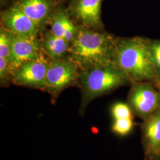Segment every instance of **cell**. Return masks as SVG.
Instances as JSON below:
<instances>
[{"instance_id":"cell-1","label":"cell","mask_w":160,"mask_h":160,"mask_svg":"<svg viewBox=\"0 0 160 160\" xmlns=\"http://www.w3.org/2000/svg\"><path fill=\"white\" fill-rule=\"evenodd\" d=\"M117 36L104 31L78 25V32L70 44L68 57L80 71L114 64Z\"/></svg>"},{"instance_id":"cell-2","label":"cell","mask_w":160,"mask_h":160,"mask_svg":"<svg viewBox=\"0 0 160 160\" xmlns=\"http://www.w3.org/2000/svg\"><path fill=\"white\" fill-rule=\"evenodd\" d=\"M114 64L126 75L131 84L151 81L159 90L160 78L152 61L148 38L117 37Z\"/></svg>"},{"instance_id":"cell-3","label":"cell","mask_w":160,"mask_h":160,"mask_svg":"<svg viewBox=\"0 0 160 160\" xmlns=\"http://www.w3.org/2000/svg\"><path fill=\"white\" fill-rule=\"evenodd\" d=\"M131 84L126 75L114 64L80 71L78 87L81 91V100L78 113L84 116L92 101Z\"/></svg>"},{"instance_id":"cell-4","label":"cell","mask_w":160,"mask_h":160,"mask_svg":"<svg viewBox=\"0 0 160 160\" xmlns=\"http://www.w3.org/2000/svg\"><path fill=\"white\" fill-rule=\"evenodd\" d=\"M80 69L68 57L50 61L43 92H47L55 104L59 96L67 88L78 87Z\"/></svg>"},{"instance_id":"cell-5","label":"cell","mask_w":160,"mask_h":160,"mask_svg":"<svg viewBox=\"0 0 160 160\" xmlns=\"http://www.w3.org/2000/svg\"><path fill=\"white\" fill-rule=\"evenodd\" d=\"M126 103L134 116L143 120L160 107V90L154 82L141 81L132 83Z\"/></svg>"},{"instance_id":"cell-6","label":"cell","mask_w":160,"mask_h":160,"mask_svg":"<svg viewBox=\"0 0 160 160\" xmlns=\"http://www.w3.org/2000/svg\"><path fill=\"white\" fill-rule=\"evenodd\" d=\"M50 59L41 57L24 63L12 72V84L43 92Z\"/></svg>"},{"instance_id":"cell-7","label":"cell","mask_w":160,"mask_h":160,"mask_svg":"<svg viewBox=\"0 0 160 160\" xmlns=\"http://www.w3.org/2000/svg\"><path fill=\"white\" fill-rule=\"evenodd\" d=\"M103 0H69L67 9L75 23L88 29L104 31L102 20Z\"/></svg>"},{"instance_id":"cell-8","label":"cell","mask_w":160,"mask_h":160,"mask_svg":"<svg viewBox=\"0 0 160 160\" xmlns=\"http://www.w3.org/2000/svg\"><path fill=\"white\" fill-rule=\"evenodd\" d=\"M0 20L1 26L13 35L30 39L39 36L40 31L36 25L16 2L1 12Z\"/></svg>"},{"instance_id":"cell-9","label":"cell","mask_w":160,"mask_h":160,"mask_svg":"<svg viewBox=\"0 0 160 160\" xmlns=\"http://www.w3.org/2000/svg\"><path fill=\"white\" fill-rule=\"evenodd\" d=\"M144 160H160V107L140 126Z\"/></svg>"},{"instance_id":"cell-10","label":"cell","mask_w":160,"mask_h":160,"mask_svg":"<svg viewBox=\"0 0 160 160\" xmlns=\"http://www.w3.org/2000/svg\"><path fill=\"white\" fill-rule=\"evenodd\" d=\"M15 2L41 32L49 26L60 0H16Z\"/></svg>"},{"instance_id":"cell-11","label":"cell","mask_w":160,"mask_h":160,"mask_svg":"<svg viewBox=\"0 0 160 160\" xmlns=\"http://www.w3.org/2000/svg\"><path fill=\"white\" fill-rule=\"evenodd\" d=\"M45 55L40 46L39 36L36 39L25 38L12 34L10 65L12 71L23 63Z\"/></svg>"},{"instance_id":"cell-12","label":"cell","mask_w":160,"mask_h":160,"mask_svg":"<svg viewBox=\"0 0 160 160\" xmlns=\"http://www.w3.org/2000/svg\"><path fill=\"white\" fill-rule=\"evenodd\" d=\"M49 26L54 34L69 43L74 40L78 32V25L69 15L67 7L61 2L52 16Z\"/></svg>"},{"instance_id":"cell-13","label":"cell","mask_w":160,"mask_h":160,"mask_svg":"<svg viewBox=\"0 0 160 160\" xmlns=\"http://www.w3.org/2000/svg\"><path fill=\"white\" fill-rule=\"evenodd\" d=\"M39 40L42 51L50 61L68 57L71 43L54 34L51 29L42 30L39 34Z\"/></svg>"},{"instance_id":"cell-14","label":"cell","mask_w":160,"mask_h":160,"mask_svg":"<svg viewBox=\"0 0 160 160\" xmlns=\"http://www.w3.org/2000/svg\"><path fill=\"white\" fill-rule=\"evenodd\" d=\"M135 126L133 118H120L113 119L111 126L112 131L119 137H126L132 131Z\"/></svg>"},{"instance_id":"cell-15","label":"cell","mask_w":160,"mask_h":160,"mask_svg":"<svg viewBox=\"0 0 160 160\" xmlns=\"http://www.w3.org/2000/svg\"><path fill=\"white\" fill-rule=\"evenodd\" d=\"M12 34L4 27H0V58L10 61L12 50Z\"/></svg>"},{"instance_id":"cell-16","label":"cell","mask_w":160,"mask_h":160,"mask_svg":"<svg viewBox=\"0 0 160 160\" xmlns=\"http://www.w3.org/2000/svg\"><path fill=\"white\" fill-rule=\"evenodd\" d=\"M111 114L113 119L120 118H133L134 114L127 103L117 102L111 108Z\"/></svg>"},{"instance_id":"cell-17","label":"cell","mask_w":160,"mask_h":160,"mask_svg":"<svg viewBox=\"0 0 160 160\" xmlns=\"http://www.w3.org/2000/svg\"><path fill=\"white\" fill-rule=\"evenodd\" d=\"M12 84V70L10 62L0 58V85L7 87Z\"/></svg>"},{"instance_id":"cell-18","label":"cell","mask_w":160,"mask_h":160,"mask_svg":"<svg viewBox=\"0 0 160 160\" xmlns=\"http://www.w3.org/2000/svg\"><path fill=\"white\" fill-rule=\"evenodd\" d=\"M148 42L152 61L157 74L160 78V39H148Z\"/></svg>"},{"instance_id":"cell-19","label":"cell","mask_w":160,"mask_h":160,"mask_svg":"<svg viewBox=\"0 0 160 160\" xmlns=\"http://www.w3.org/2000/svg\"><path fill=\"white\" fill-rule=\"evenodd\" d=\"M11 0H0V5L1 7H3L4 6L7 4L8 2H9Z\"/></svg>"},{"instance_id":"cell-20","label":"cell","mask_w":160,"mask_h":160,"mask_svg":"<svg viewBox=\"0 0 160 160\" xmlns=\"http://www.w3.org/2000/svg\"><path fill=\"white\" fill-rule=\"evenodd\" d=\"M159 90H160V86H159Z\"/></svg>"}]
</instances>
